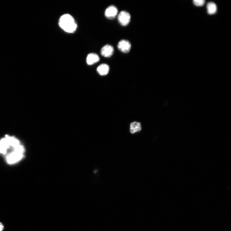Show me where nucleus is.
Masks as SVG:
<instances>
[{"label": "nucleus", "mask_w": 231, "mask_h": 231, "mask_svg": "<svg viewBox=\"0 0 231 231\" xmlns=\"http://www.w3.org/2000/svg\"><path fill=\"white\" fill-rule=\"evenodd\" d=\"M193 2L195 5L198 6H201L204 5L205 1L204 0H194Z\"/></svg>", "instance_id": "nucleus-12"}, {"label": "nucleus", "mask_w": 231, "mask_h": 231, "mask_svg": "<svg viewBox=\"0 0 231 231\" xmlns=\"http://www.w3.org/2000/svg\"><path fill=\"white\" fill-rule=\"evenodd\" d=\"M18 140L13 137L8 135L0 140V153L5 154L10 146L16 147L19 145Z\"/></svg>", "instance_id": "nucleus-2"}, {"label": "nucleus", "mask_w": 231, "mask_h": 231, "mask_svg": "<svg viewBox=\"0 0 231 231\" xmlns=\"http://www.w3.org/2000/svg\"><path fill=\"white\" fill-rule=\"evenodd\" d=\"M114 49L113 47L110 45H106L104 46L101 50L100 53L103 56L109 57L113 55Z\"/></svg>", "instance_id": "nucleus-7"}, {"label": "nucleus", "mask_w": 231, "mask_h": 231, "mask_svg": "<svg viewBox=\"0 0 231 231\" xmlns=\"http://www.w3.org/2000/svg\"><path fill=\"white\" fill-rule=\"evenodd\" d=\"M59 25L64 31L69 33H74L77 27L74 18L69 14H65L61 16Z\"/></svg>", "instance_id": "nucleus-1"}, {"label": "nucleus", "mask_w": 231, "mask_h": 231, "mask_svg": "<svg viewBox=\"0 0 231 231\" xmlns=\"http://www.w3.org/2000/svg\"><path fill=\"white\" fill-rule=\"evenodd\" d=\"M23 153L22 150L19 148L16 149L13 152L8 155L6 158L7 162L10 164L16 163L23 158Z\"/></svg>", "instance_id": "nucleus-3"}, {"label": "nucleus", "mask_w": 231, "mask_h": 231, "mask_svg": "<svg viewBox=\"0 0 231 231\" xmlns=\"http://www.w3.org/2000/svg\"><path fill=\"white\" fill-rule=\"evenodd\" d=\"M100 60V57L98 55L95 53H91L87 57L86 62L89 65H91L99 62Z\"/></svg>", "instance_id": "nucleus-8"}, {"label": "nucleus", "mask_w": 231, "mask_h": 231, "mask_svg": "<svg viewBox=\"0 0 231 231\" xmlns=\"http://www.w3.org/2000/svg\"><path fill=\"white\" fill-rule=\"evenodd\" d=\"M118 48L123 53H128L131 48V44L129 42L126 40H122L119 42Z\"/></svg>", "instance_id": "nucleus-5"}, {"label": "nucleus", "mask_w": 231, "mask_h": 231, "mask_svg": "<svg viewBox=\"0 0 231 231\" xmlns=\"http://www.w3.org/2000/svg\"><path fill=\"white\" fill-rule=\"evenodd\" d=\"M118 19L119 23L121 26H126L128 25L131 21V16L129 13L123 11L119 14Z\"/></svg>", "instance_id": "nucleus-4"}, {"label": "nucleus", "mask_w": 231, "mask_h": 231, "mask_svg": "<svg viewBox=\"0 0 231 231\" xmlns=\"http://www.w3.org/2000/svg\"><path fill=\"white\" fill-rule=\"evenodd\" d=\"M118 10L116 7L114 6H110L106 9L105 13V16L107 19H113L117 16Z\"/></svg>", "instance_id": "nucleus-6"}, {"label": "nucleus", "mask_w": 231, "mask_h": 231, "mask_svg": "<svg viewBox=\"0 0 231 231\" xmlns=\"http://www.w3.org/2000/svg\"><path fill=\"white\" fill-rule=\"evenodd\" d=\"M109 67L106 64H102L98 66L97 68V71L101 75L104 76L107 75L109 71Z\"/></svg>", "instance_id": "nucleus-9"}, {"label": "nucleus", "mask_w": 231, "mask_h": 231, "mask_svg": "<svg viewBox=\"0 0 231 231\" xmlns=\"http://www.w3.org/2000/svg\"><path fill=\"white\" fill-rule=\"evenodd\" d=\"M208 13L212 15L215 14L217 10V7L215 4L213 2H209L207 5Z\"/></svg>", "instance_id": "nucleus-11"}, {"label": "nucleus", "mask_w": 231, "mask_h": 231, "mask_svg": "<svg viewBox=\"0 0 231 231\" xmlns=\"http://www.w3.org/2000/svg\"><path fill=\"white\" fill-rule=\"evenodd\" d=\"M141 130V124L139 122H133L130 125V132L133 134L136 132L140 131Z\"/></svg>", "instance_id": "nucleus-10"}, {"label": "nucleus", "mask_w": 231, "mask_h": 231, "mask_svg": "<svg viewBox=\"0 0 231 231\" xmlns=\"http://www.w3.org/2000/svg\"><path fill=\"white\" fill-rule=\"evenodd\" d=\"M4 228V227L3 225L0 222V231L3 230Z\"/></svg>", "instance_id": "nucleus-13"}]
</instances>
